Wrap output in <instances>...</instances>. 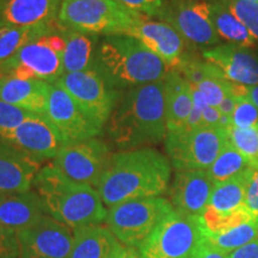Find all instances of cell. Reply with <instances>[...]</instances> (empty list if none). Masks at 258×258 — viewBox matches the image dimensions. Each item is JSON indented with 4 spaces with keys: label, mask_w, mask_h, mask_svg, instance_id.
I'll list each match as a JSON object with an SVG mask.
<instances>
[{
    "label": "cell",
    "mask_w": 258,
    "mask_h": 258,
    "mask_svg": "<svg viewBox=\"0 0 258 258\" xmlns=\"http://www.w3.org/2000/svg\"><path fill=\"white\" fill-rule=\"evenodd\" d=\"M228 258H258V237L249 244L228 253Z\"/></svg>",
    "instance_id": "39"
},
{
    "label": "cell",
    "mask_w": 258,
    "mask_h": 258,
    "mask_svg": "<svg viewBox=\"0 0 258 258\" xmlns=\"http://www.w3.org/2000/svg\"><path fill=\"white\" fill-rule=\"evenodd\" d=\"M0 140L11 144L42 163L54 159L67 141L46 115L30 114Z\"/></svg>",
    "instance_id": "14"
},
{
    "label": "cell",
    "mask_w": 258,
    "mask_h": 258,
    "mask_svg": "<svg viewBox=\"0 0 258 258\" xmlns=\"http://www.w3.org/2000/svg\"><path fill=\"white\" fill-rule=\"evenodd\" d=\"M93 69L120 91L161 82L171 71L152 50L128 35L103 36Z\"/></svg>",
    "instance_id": "4"
},
{
    "label": "cell",
    "mask_w": 258,
    "mask_h": 258,
    "mask_svg": "<svg viewBox=\"0 0 258 258\" xmlns=\"http://www.w3.org/2000/svg\"><path fill=\"white\" fill-rule=\"evenodd\" d=\"M251 166L252 164L243 154L238 152L230 143H227L207 172L214 184H219L245 172Z\"/></svg>",
    "instance_id": "29"
},
{
    "label": "cell",
    "mask_w": 258,
    "mask_h": 258,
    "mask_svg": "<svg viewBox=\"0 0 258 258\" xmlns=\"http://www.w3.org/2000/svg\"><path fill=\"white\" fill-rule=\"evenodd\" d=\"M172 211L169 200L161 196L137 199L108 208L104 222L122 245L139 249Z\"/></svg>",
    "instance_id": "7"
},
{
    "label": "cell",
    "mask_w": 258,
    "mask_h": 258,
    "mask_svg": "<svg viewBox=\"0 0 258 258\" xmlns=\"http://www.w3.org/2000/svg\"><path fill=\"white\" fill-rule=\"evenodd\" d=\"M158 18L175 28L194 46L211 48L220 44V36L212 22L209 3L169 0Z\"/></svg>",
    "instance_id": "12"
},
{
    "label": "cell",
    "mask_w": 258,
    "mask_h": 258,
    "mask_svg": "<svg viewBox=\"0 0 258 258\" xmlns=\"http://www.w3.org/2000/svg\"><path fill=\"white\" fill-rule=\"evenodd\" d=\"M232 122L237 128H258V108L246 97H238Z\"/></svg>",
    "instance_id": "34"
},
{
    "label": "cell",
    "mask_w": 258,
    "mask_h": 258,
    "mask_svg": "<svg viewBox=\"0 0 258 258\" xmlns=\"http://www.w3.org/2000/svg\"><path fill=\"white\" fill-rule=\"evenodd\" d=\"M203 240L199 218L172 211L138 250L143 258H194Z\"/></svg>",
    "instance_id": "8"
},
{
    "label": "cell",
    "mask_w": 258,
    "mask_h": 258,
    "mask_svg": "<svg viewBox=\"0 0 258 258\" xmlns=\"http://www.w3.org/2000/svg\"><path fill=\"white\" fill-rule=\"evenodd\" d=\"M143 17L118 0H63L55 24L61 29L112 36L128 35Z\"/></svg>",
    "instance_id": "5"
},
{
    "label": "cell",
    "mask_w": 258,
    "mask_h": 258,
    "mask_svg": "<svg viewBox=\"0 0 258 258\" xmlns=\"http://www.w3.org/2000/svg\"><path fill=\"white\" fill-rule=\"evenodd\" d=\"M258 237V220H251L244 222L237 227L224 232V233L205 237L213 246L221 250L225 253H231L232 251L239 249L244 245L249 244L250 241L256 239Z\"/></svg>",
    "instance_id": "30"
},
{
    "label": "cell",
    "mask_w": 258,
    "mask_h": 258,
    "mask_svg": "<svg viewBox=\"0 0 258 258\" xmlns=\"http://www.w3.org/2000/svg\"><path fill=\"white\" fill-rule=\"evenodd\" d=\"M128 36H133L165 62L170 70H176L183 61L191 57L188 53L189 42L175 28L163 21L144 16Z\"/></svg>",
    "instance_id": "16"
},
{
    "label": "cell",
    "mask_w": 258,
    "mask_h": 258,
    "mask_svg": "<svg viewBox=\"0 0 258 258\" xmlns=\"http://www.w3.org/2000/svg\"><path fill=\"white\" fill-rule=\"evenodd\" d=\"M55 27V24H54ZM53 25L44 27H2L0 28V64L17 51L23 48L29 42L36 40L42 35H46L54 28Z\"/></svg>",
    "instance_id": "28"
},
{
    "label": "cell",
    "mask_w": 258,
    "mask_h": 258,
    "mask_svg": "<svg viewBox=\"0 0 258 258\" xmlns=\"http://www.w3.org/2000/svg\"><path fill=\"white\" fill-rule=\"evenodd\" d=\"M202 57L218 67L228 82L244 86L258 85V53L250 48L220 43L203 50Z\"/></svg>",
    "instance_id": "18"
},
{
    "label": "cell",
    "mask_w": 258,
    "mask_h": 258,
    "mask_svg": "<svg viewBox=\"0 0 258 258\" xmlns=\"http://www.w3.org/2000/svg\"><path fill=\"white\" fill-rule=\"evenodd\" d=\"M41 163L11 144L0 140V194L32 189Z\"/></svg>",
    "instance_id": "19"
},
{
    "label": "cell",
    "mask_w": 258,
    "mask_h": 258,
    "mask_svg": "<svg viewBox=\"0 0 258 258\" xmlns=\"http://www.w3.org/2000/svg\"><path fill=\"white\" fill-rule=\"evenodd\" d=\"M228 143L252 165H258V128L232 127L227 131Z\"/></svg>",
    "instance_id": "31"
},
{
    "label": "cell",
    "mask_w": 258,
    "mask_h": 258,
    "mask_svg": "<svg viewBox=\"0 0 258 258\" xmlns=\"http://www.w3.org/2000/svg\"><path fill=\"white\" fill-rule=\"evenodd\" d=\"M226 5L258 41V3L250 0H224Z\"/></svg>",
    "instance_id": "33"
},
{
    "label": "cell",
    "mask_w": 258,
    "mask_h": 258,
    "mask_svg": "<svg viewBox=\"0 0 258 258\" xmlns=\"http://www.w3.org/2000/svg\"><path fill=\"white\" fill-rule=\"evenodd\" d=\"M29 115L30 112L21 110L0 99V139L17 128Z\"/></svg>",
    "instance_id": "35"
},
{
    "label": "cell",
    "mask_w": 258,
    "mask_h": 258,
    "mask_svg": "<svg viewBox=\"0 0 258 258\" xmlns=\"http://www.w3.org/2000/svg\"><path fill=\"white\" fill-rule=\"evenodd\" d=\"M46 116L67 144L88 140L102 134V129L90 120L70 93L55 84L50 86Z\"/></svg>",
    "instance_id": "15"
},
{
    "label": "cell",
    "mask_w": 258,
    "mask_h": 258,
    "mask_svg": "<svg viewBox=\"0 0 258 258\" xmlns=\"http://www.w3.org/2000/svg\"><path fill=\"white\" fill-rule=\"evenodd\" d=\"M47 215L35 190L0 194V226L18 233Z\"/></svg>",
    "instance_id": "22"
},
{
    "label": "cell",
    "mask_w": 258,
    "mask_h": 258,
    "mask_svg": "<svg viewBox=\"0 0 258 258\" xmlns=\"http://www.w3.org/2000/svg\"><path fill=\"white\" fill-rule=\"evenodd\" d=\"M250 169L226 182L215 184L207 208L220 214H227L243 208Z\"/></svg>",
    "instance_id": "27"
},
{
    "label": "cell",
    "mask_w": 258,
    "mask_h": 258,
    "mask_svg": "<svg viewBox=\"0 0 258 258\" xmlns=\"http://www.w3.org/2000/svg\"><path fill=\"white\" fill-rule=\"evenodd\" d=\"M194 258H228V254L222 252L221 250L217 249L215 246H213V245L205 238L201 246H200L198 253L195 254Z\"/></svg>",
    "instance_id": "40"
},
{
    "label": "cell",
    "mask_w": 258,
    "mask_h": 258,
    "mask_svg": "<svg viewBox=\"0 0 258 258\" xmlns=\"http://www.w3.org/2000/svg\"><path fill=\"white\" fill-rule=\"evenodd\" d=\"M244 207L251 217L258 220V165H252L250 169Z\"/></svg>",
    "instance_id": "37"
},
{
    "label": "cell",
    "mask_w": 258,
    "mask_h": 258,
    "mask_svg": "<svg viewBox=\"0 0 258 258\" xmlns=\"http://www.w3.org/2000/svg\"><path fill=\"white\" fill-rule=\"evenodd\" d=\"M70 93L86 116L99 129L108 124L122 91L116 90L95 69L64 73L55 83Z\"/></svg>",
    "instance_id": "10"
},
{
    "label": "cell",
    "mask_w": 258,
    "mask_h": 258,
    "mask_svg": "<svg viewBox=\"0 0 258 258\" xmlns=\"http://www.w3.org/2000/svg\"><path fill=\"white\" fill-rule=\"evenodd\" d=\"M214 186L207 170L176 171L169 189L173 211L185 217L200 218L208 207Z\"/></svg>",
    "instance_id": "17"
},
{
    "label": "cell",
    "mask_w": 258,
    "mask_h": 258,
    "mask_svg": "<svg viewBox=\"0 0 258 258\" xmlns=\"http://www.w3.org/2000/svg\"><path fill=\"white\" fill-rule=\"evenodd\" d=\"M221 112L219 111L218 108L214 106L206 105L202 110V118H203V127H219L220 122Z\"/></svg>",
    "instance_id": "42"
},
{
    "label": "cell",
    "mask_w": 258,
    "mask_h": 258,
    "mask_svg": "<svg viewBox=\"0 0 258 258\" xmlns=\"http://www.w3.org/2000/svg\"><path fill=\"white\" fill-rule=\"evenodd\" d=\"M171 163L150 147L112 154L110 165L97 186L105 207L137 199L159 198L169 190Z\"/></svg>",
    "instance_id": "1"
},
{
    "label": "cell",
    "mask_w": 258,
    "mask_h": 258,
    "mask_svg": "<svg viewBox=\"0 0 258 258\" xmlns=\"http://www.w3.org/2000/svg\"><path fill=\"white\" fill-rule=\"evenodd\" d=\"M227 143V131L202 127L192 132L167 133L165 150L176 171L208 170Z\"/></svg>",
    "instance_id": "9"
},
{
    "label": "cell",
    "mask_w": 258,
    "mask_h": 258,
    "mask_svg": "<svg viewBox=\"0 0 258 258\" xmlns=\"http://www.w3.org/2000/svg\"><path fill=\"white\" fill-rule=\"evenodd\" d=\"M232 83L225 78L220 70H215V72L202 80L196 88L201 93L207 105L218 108L224 101L227 93H231Z\"/></svg>",
    "instance_id": "32"
},
{
    "label": "cell",
    "mask_w": 258,
    "mask_h": 258,
    "mask_svg": "<svg viewBox=\"0 0 258 258\" xmlns=\"http://www.w3.org/2000/svg\"><path fill=\"white\" fill-rule=\"evenodd\" d=\"M64 40L59 28L29 42L0 64V76L40 79L55 84L63 76Z\"/></svg>",
    "instance_id": "6"
},
{
    "label": "cell",
    "mask_w": 258,
    "mask_h": 258,
    "mask_svg": "<svg viewBox=\"0 0 258 258\" xmlns=\"http://www.w3.org/2000/svg\"><path fill=\"white\" fill-rule=\"evenodd\" d=\"M59 30L64 40V73L84 72L93 69L97 49L101 42L99 35L61 28H59Z\"/></svg>",
    "instance_id": "24"
},
{
    "label": "cell",
    "mask_w": 258,
    "mask_h": 258,
    "mask_svg": "<svg viewBox=\"0 0 258 258\" xmlns=\"http://www.w3.org/2000/svg\"><path fill=\"white\" fill-rule=\"evenodd\" d=\"M165 86V116L167 133L184 127L192 110L191 84L175 70H171L164 79Z\"/></svg>",
    "instance_id": "23"
},
{
    "label": "cell",
    "mask_w": 258,
    "mask_h": 258,
    "mask_svg": "<svg viewBox=\"0 0 258 258\" xmlns=\"http://www.w3.org/2000/svg\"><path fill=\"white\" fill-rule=\"evenodd\" d=\"M109 139L122 151L165 140L164 80L125 90L106 124Z\"/></svg>",
    "instance_id": "2"
},
{
    "label": "cell",
    "mask_w": 258,
    "mask_h": 258,
    "mask_svg": "<svg viewBox=\"0 0 258 258\" xmlns=\"http://www.w3.org/2000/svg\"><path fill=\"white\" fill-rule=\"evenodd\" d=\"M111 258H143L138 249L134 247H128L124 245H120V246L116 249V251L112 254Z\"/></svg>",
    "instance_id": "44"
},
{
    "label": "cell",
    "mask_w": 258,
    "mask_h": 258,
    "mask_svg": "<svg viewBox=\"0 0 258 258\" xmlns=\"http://www.w3.org/2000/svg\"><path fill=\"white\" fill-rule=\"evenodd\" d=\"M250 2H254V3H258V0H250Z\"/></svg>",
    "instance_id": "46"
},
{
    "label": "cell",
    "mask_w": 258,
    "mask_h": 258,
    "mask_svg": "<svg viewBox=\"0 0 258 258\" xmlns=\"http://www.w3.org/2000/svg\"><path fill=\"white\" fill-rule=\"evenodd\" d=\"M203 127V118H202V109H200L199 106L194 105L192 110L190 112L188 120H186L184 127L179 131L183 132H192L196 129H200ZM178 132V131H177Z\"/></svg>",
    "instance_id": "41"
},
{
    "label": "cell",
    "mask_w": 258,
    "mask_h": 258,
    "mask_svg": "<svg viewBox=\"0 0 258 258\" xmlns=\"http://www.w3.org/2000/svg\"><path fill=\"white\" fill-rule=\"evenodd\" d=\"M19 258H70L73 231L49 215H43L18 232Z\"/></svg>",
    "instance_id": "13"
},
{
    "label": "cell",
    "mask_w": 258,
    "mask_h": 258,
    "mask_svg": "<svg viewBox=\"0 0 258 258\" xmlns=\"http://www.w3.org/2000/svg\"><path fill=\"white\" fill-rule=\"evenodd\" d=\"M111 158L110 146L97 137L66 144L51 164L69 178L97 189L109 169Z\"/></svg>",
    "instance_id": "11"
},
{
    "label": "cell",
    "mask_w": 258,
    "mask_h": 258,
    "mask_svg": "<svg viewBox=\"0 0 258 258\" xmlns=\"http://www.w3.org/2000/svg\"><path fill=\"white\" fill-rule=\"evenodd\" d=\"M70 258H111L121 243L106 226L95 225L73 231Z\"/></svg>",
    "instance_id": "25"
},
{
    "label": "cell",
    "mask_w": 258,
    "mask_h": 258,
    "mask_svg": "<svg viewBox=\"0 0 258 258\" xmlns=\"http://www.w3.org/2000/svg\"><path fill=\"white\" fill-rule=\"evenodd\" d=\"M0 258H19L17 233L0 226Z\"/></svg>",
    "instance_id": "38"
},
{
    "label": "cell",
    "mask_w": 258,
    "mask_h": 258,
    "mask_svg": "<svg viewBox=\"0 0 258 258\" xmlns=\"http://www.w3.org/2000/svg\"><path fill=\"white\" fill-rule=\"evenodd\" d=\"M50 86L40 79L0 76V99L30 114L46 115Z\"/></svg>",
    "instance_id": "21"
},
{
    "label": "cell",
    "mask_w": 258,
    "mask_h": 258,
    "mask_svg": "<svg viewBox=\"0 0 258 258\" xmlns=\"http://www.w3.org/2000/svg\"><path fill=\"white\" fill-rule=\"evenodd\" d=\"M32 188L46 214L72 231L105 221L108 211L98 190L69 178L53 164L41 167Z\"/></svg>",
    "instance_id": "3"
},
{
    "label": "cell",
    "mask_w": 258,
    "mask_h": 258,
    "mask_svg": "<svg viewBox=\"0 0 258 258\" xmlns=\"http://www.w3.org/2000/svg\"><path fill=\"white\" fill-rule=\"evenodd\" d=\"M63 0H0L2 27L54 25Z\"/></svg>",
    "instance_id": "20"
},
{
    "label": "cell",
    "mask_w": 258,
    "mask_h": 258,
    "mask_svg": "<svg viewBox=\"0 0 258 258\" xmlns=\"http://www.w3.org/2000/svg\"><path fill=\"white\" fill-rule=\"evenodd\" d=\"M118 2L125 8L146 16L148 18H158L169 0H118Z\"/></svg>",
    "instance_id": "36"
},
{
    "label": "cell",
    "mask_w": 258,
    "mask_h": 258,
    "mask_svg": "<svg viewBox=\"0 0 258 258\" xmlns=\"http://www.w3.org/2000/svg\"><path fill=\"white\" fill-rule=\"evenodd\" d=\"M235 103H237V98H235L234 96H232L231 93H227L224 98V101L221 102V104L218 106L219 111H220L222 115L231 116L232 117V115H233V111L235 109Z\"/></svg>",
    "instance_id": "43"
},
{
    "label": "cell",
    "mask_w": 258,
    "mask_h": 258,
    "mask_svg": "<svg viewBox=\"0 0 258 258\" xmlns=\"http://www.w3.org/2000/svg\"><path fill=\"white\" fill-rule=\"evenodd\" d=\"M245 97L249 98L258 108V85L245 86Z\"/></svg>",
    "instance_id": "45"
},
{
    "label": "cell",
    "mask_w": 258,
    "mask_h": 258,
    "mask_svg": "<svg viewBox=\"0 0 258 258\" xmlns=\"http://www.w3.org/2000/svg\"><path fill=\"white\" fill-rule=\"evenodd\" d=\"M211 17L215 30L220 38H225L228 43L241 47H252L256 43V38L250 34L245 25L235 17L224 0L209 3Z\"/></svg>",
    "instance_id": "26"
}]
</instances>
